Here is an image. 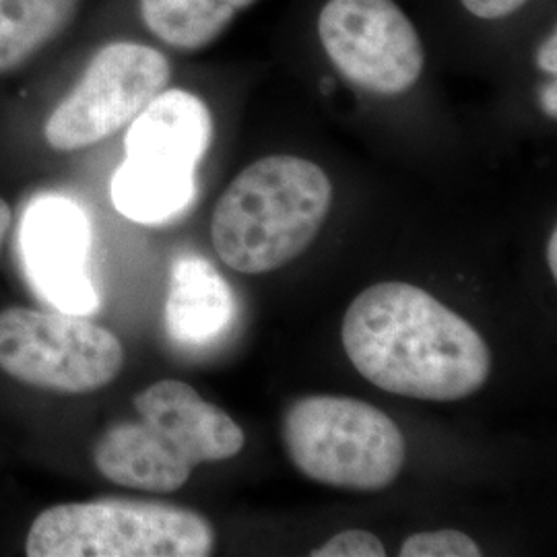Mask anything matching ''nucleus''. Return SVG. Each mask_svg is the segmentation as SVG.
Returning <instances> with one entry per match:
<instances>
[{"label": "nucleus", "mask_w": 557, "mask_h": 557, "mask_svg": "<svg viewBox=\"0 0 557 557\" xmlns=\"http://www.w3.org/2000/svg\"><path fill=\"white\" fill-rule=\"evenodd\" d=\"M341 338L359 374L397 397L460 400L481 391L492 372L478 329L403 281L363 289L345 312Z\"/></svg>", "instance_id": "nucleus-1"}, {"label": "nucleus", "mask_w": 557, "mask_h": 557, "mask_svg": "<svg viewBox=\"0 0 557 557\" xmlns=\"http://www.w3.org/2000/svg\"><path fill=\"white\" fill-rule=\"evenodd\" d=\"M170 62L160 50L114 41L98 50L79 83L46 120L44 137L57 151H79L116 135L168 87Z\"/></svg>", "instance_id": "nucleus-8"}, {"label": "nucleus", "mask_w": 557, "mask_h": 557, "mask_svg": "<svg viewBox=\"0 0 557 557\" xmlns=\"http://www.w3.org/2000/svg\"><path fill=\"white\" fill-rule=\"evenodd\" d=\"M163 319L172 341L200 347L234 322L236 296L211 260L186 252L172 262Z\"/></svg>", "instance_id": "nucleus-11"}, {"label": "nucleus", "mask_w": 557, "mask_h": 557, "mask_svg": "<svg viewBox=\"0 0 557 557\" xmlns=\"http://www.w3.org/2000/svg\"><path fill=\"white\" fill-rule=\"evenodd\" d=\"M213 549L215 529L197 510L128 498L52 506L25 541L29 557H207Z\"/></svg>", "instance_id": "nucleus-5"}, {"label": "nucleus", "mask_w": 557, "mask_h": 557, "mask_svg": "<svg viewBox=\"0 0 557 557\" xmlns=\"http://www.w3.org/2000/svg\"><path fill=\"white\" fill-rule=\"evenodd\" d=\"M213 139V119L199 96L163 89L128 124L126 158L112 178V200L126 220L163 223L195 199V176Z\"/></svg>", "instance_id": "nucleus-4"}, {"label": "nucleus", "mask_w": 557, "mask_h": 557, "mask_svg": "<svg viewBox=\"0 0 557 557\" xmlns=\"http://www.w3.org/2000/svg\"><path fill=\"white\" fill-rule=\"evenodd\" d=\"M139 421L110 425L94 448L103 478L122 487L174 494L195 467L239 455L244 430L180 380H160L133 398Z\"/></svg>", "instance_id": "nucleus-2"}, {"label": "nucleus", "mask_w": 557, "mask_h": 557, "mask_svg": "<svg viewBox=\"0 0 557 557\" xmlns=\"http://www.w3.org/2000/svg\"><path fill=\"white\" fill-rule=\"evenodd\" d=\"M556 34H552L545 44L541 46V50H539L537 62L539 66L545 71V73H549V75H556L557 66H556Z\"/></svg>", "instance_id": "nucleus-17"}, {"label": "nucleus", "mask_w": 557, "mask_h": 557, "mask_svg": "<svg viewBox=\"0 0 557 557\" xmlns=\"http://www.w3.org/2000/svg\"><path fill=\"white\" fill-rule=\"evenodd\" d=\"M547 267L552 271V277H557V232L554 230L547 242Z\"/></svg>", "instance_id": "nucleus-20"}, {"label": "nucleus", "mask_w": 557, "mask_h": 557, "mask_svg": "<svg viewBox=\"0 0 557 557\" xmlns=\"http://www.w3.org/2000/svg\"><path fill=\"white\" fill-rule=\"evenodd\" d=\"M281 436L301 475L354 492L393 485L407 453L400 428L384 411L338 395L294 400L283 416Z\"/></svg>", "instance_id": "nucleus-6"}, {"label": "nucleus", "mask_w": 557, "mask_h": 557, "mask_svg": "<svg viewBox=\"0 0 557 557\" xmlns=\"http://www.w3.org/2000/svg\"><path fill=\"white\" fill-rule=\"evenodd\" d=\"M255 0H140L149 32L176 50H202Z\"/></svg>", "instance_id": "nucleus-12"}, {"label": "nucleus", "mask_w": 557, "mask_h": 557, "mask_svg": "<svg viewBox=\"0 0 557 557\" xmlns=\"http://www.w3.org/2000/svg\"><path fill=\"white\" fill-rule=\"evenodd\" d=\"M462 7L479 20H502L518 9H522L529 0H460Z\"/></svg>", "instance_id": "nucleus-16"}, {"label": "nucleus", "mask_w": 557, "mask_h": 557, "mask_svg": "<svg viewBox=\"0 0 557 557\" xmlns=\"http://www.w3.org/2000/svg\"><path fill=\"white\" fill-rule=\"evenodd\" d=\"M91 227L75 200L48 195L21 221V250L32 283L60 312L87 317L100 301L89 277Z\"/></svg>", "instance_id": "nucleus-10"}, {"label": "nucleus", "mask_w": 557, "mask_h": 557, "mask_svg": "<svg viewBox=\"0 0 557 557\" xmlns=\"http://www.w3.org/2000/svg\"><path fill=\"white\" fill-rule=\"evenodd\" d=\"M122 366L120 338L85 317L34 308L0 312V370L27 386L87 395L119 379Z\"/></svg>", "instance_id": "nucleus-7"}, {"label": "nucleus", "mask_w": 557, "mask_h": 557, "mask_svg": "<svg viewBox=\"0 0 557 557\" xmlns=\"http://www.w3.org/2000/svg\"><path fill=\"white\" fill-rule=\"evenodd\" d=\"M400 557H479L478 541L462 531L442 529L416 533L400 545Z\"/></svg>", "instance_id": "nucleus-14"}, {"label": "nucleus", "mask_w": 557, "mask_h": 557, "mask_svg": "<svg viewBox=\"0 0 557 557\" xmlns=\"http://www.w3.org/2000/svg\"><path fill=\"white\" fill-rule=\"evenodd\" d=\"M312 557H384V543L368 531H343L317 547Z\"/></svg>", "instance_id": "nucleus-15"}, {"label": "nucleus", "mask_w": 557, "mask_h": 557, "mask_svg": "<svg viewBox=\"0 0 557 557\" xmlns=\"http://www.w3.org/2000/svg\"><path fill=\"white\" fill-rule=\"evenodd\" d=\"M333 205L324 170L296 156H269L242 170L211 220L223 264L244 275L277 271L317 239Z\"/></svg>", "instance_id": "nucleus-3"}, {"label": "nucleus", "mask_w": 557, "mask_h": 557, "mask_svg": "<svg viewBox=\"0 0 557 557\" xmlns=\"http://www.w3.org/2000/svg\"><path fill=\"white\" fill-rule=\"evenodd\" d=\"M543 110H545V114H547V116L556 119V83H552V85H547V87L543 89Z\"/></svg>", "instance_id": "nucleus-18"}, {"label": "nucleus", "mask_w": 557, "mask_h": 557, "mask_svg": "<svg viewBox=\"0 0 557 557\" xmlns=\"http://www.w3.org/2000/svg\"><path fill=\"white\" fill-rule=\"evenodd\" d=\"M11 221H13V211H11L7 200L0 199V246H2V239L7 236L9 227H11Z\"/></svg>", "instance_id": "nucleus-19"}, {"label": "nucleus", "mask_w": 557, "mask_h": 557, "mask_svg": "<svg viewBox=\"0 0 557 557\" xmlns=\"http://www.w3.org/2000/svg\"><path fill=\"white\" fill-rule=\"evenodd\" d=\"M81 0H0V75L11 73L57 40Z\"/></svg>", "instance_id": "nucleus-13"}, {"label": "nucleus", "mask_w": 557, "mask_h": 557, "mask_svg": "<svg viewBox=\"0 0 557 557\" xmlns=\"http://www.w3.org/2000/svg\"><path fill=\"white\" fill-rule=\"evenodd\" d=\"M319 38L338 73L363 91L400 96L421 77L423 44L395 0H329Z\"/></svg>", "instance_id": "nucleus-9"}]
</instances>
